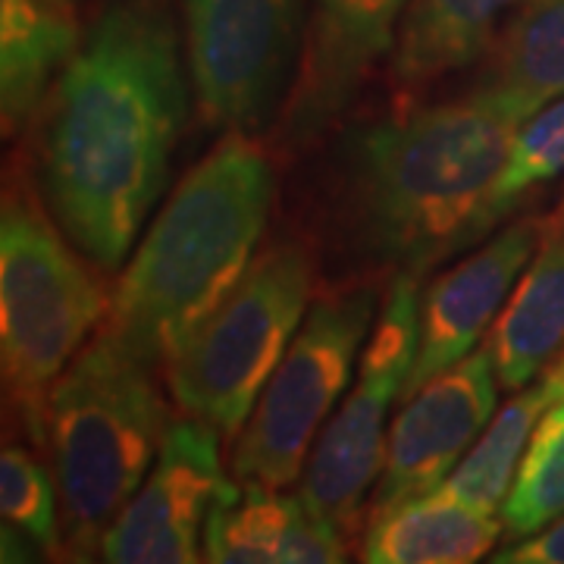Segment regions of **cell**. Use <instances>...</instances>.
<instances>
[{"mask_svg": "<svg viewBox=\"0 0 564 564\" xmlns=\"http://www.w3.org/2000/svg\"><path fill=\"white\" fill-rule=\"evenodd\" d=\"M25 180H10L0 210V361L7 404L35 445L47 436V399L110 295L88 258Z\"/></svg>", "mask_w": 564, "mask_h": 564, "instance_id": "5", "label": "cell"}, {"mask_svg": "<svg viewBox=\"0 0 564 564\" xmlns=\"http://www.w3.org/2000/svg\"><path fill=\"white\" fill-rule=\"evenodd\" d=\"M505 533L496 514H480L436 492L392 505L367 518V564H470L492 552Z\"/></svg>", "mask_w": 564, "mask_h": 564, "instance_id": "17", "label": "cell"}, {"mask_svg": "<svg viewBox=\"0 0 564 564\" xmlns=\"http://www.w3.org/2000/svg\"><path fill=\"white\" fill-rule=\"evenodd\" d=\"M188 117L166 0H110L35 120V182L69 242L101 270L122 258L166 188Z\"/></svg>", "mask_w": 564, "mask_h": 564, "instance_id": "1", "label": "cell"}, {"mask_svg": "<svg viewBox=\"0 0 564 564\" xmlns=\"http://www.w3.org/2000/svg\"><path fill=\"white\" fill-rule=\"evenodd\" d=\"M377 280H345L311 302L292 345L232 445V477L285 489L302 477L323 421L351 380L377 314Z\"/></svg>", "mask_w": 564, "mask_h": 564, "instance_id": "7", "label": "cell"}, {"mask_svg": "<svg viewBox=\"0 0 564 564\" xmlns=\"http://www.w3.org/2000/svg\"><path fill=\"white\" fill-rule=\"evenodd\" d=\"M217 436L220 430L214 423L185 411L170 423L151 474L104 536V562H202L207 511L229 484L223 477Z\"/></svg>", "mask_w": 564, "mask_h": 564, "instance_id": "10", "label": "cell"}, {"mask_svg": "<svg viewBox=\"0 0 564 564\" xmlns=\"http://www.w3.org/2000/svg\"><path fill=\"white\" fill-rule=\"evenodd\" d=\"M57 484L47 477L25 448L7 445L0 455V508L3 524L22 530L41 555L66 558L63 552L61 514H57Z\"/></svg>", "mask_w": 564, "mask_h": 564, "instance_id": "23", "label": "cell"}, {"mask_svg": "<svg viewBox=\"0 0 564 564\" xmlns=\"http://www.w3.org/2000/svg\"><path fill=\"white\" fill-rule=\"evenodd\" d=\"M421 276L389 280L358 383L323 426L304 464L302 496L343 527L345 536L358 533L367 518L364 499L383 474L389 452L386 417L392 402L402 399L421 345Z\"/></svg>", "mask_w": 564, "mask_h": 564, "instance_id": "8", "label": "cell"}, {"mask_svg": "<svg viewBox=\"0 0 564 564\" xmlns=\"http://www.w3.org/2000/svg\"><path fill=\"white\" fill-rule=\"evenodd\" d=\"M63 3H69V7H76V3H79V0H63Z\"/></svg>", "mask_w": 564, "mask_h": 564, "instance_id": "27", "label": "cell"}, {"mask_svg": "<svg viewBox=\"0 0 564 564\" xmlns=\"http://www.w3.org/2000/svg\"><path fill=\"white\" fill-rule=\"evenodd\" d=\"M170 408L154 367L101 329L47 399L44 445L61 496L66 558H101V543L161 455Z\"/></svg>", "mask_w": 564, "mask_h": 564, "instance_id": "4", "label": "cell"}, {"mask_svg": "<svg viewBox=\"0 0 564 564\" xmlns=\"http://www.w3.org/2000/svg\"><path fill=\"white\" fill-rule=\"evenodd\" d=\"M295 508L299 496H282L276 486L229 480L204 521V562L282 564Z\"/></svg>", "mask_w": 564, "mask_h": 564, "instance_id": "20", "label": "cell"}, {"mask_svg": "<svg viewBox=\"0 0 564 564\" xmlns=\"http://www.w3.org/2000/svg\"><path fill=\"white\" fill-rule=\"evenodd\" d=\"M524 126L564 95V0H527L480 61L470 88Z\"/></svg>", "mask_w": 564, "mask_h": 564, "instance_id": "16", "label": "cell"}, {"mask_svg": "<svg viewBox=\"0 0 564 564\" xmlns=\"http://www.w3.org/2000/svg\"><path fill=\"white\" fill-rule=\"evenodd\" d=\"M499 383L527 386L564 351V236L545 232L486 339Z\"/></svg>", "mask_w": 564, "mask_h": 564, "instance_id": "18", "label": "cell"}, {"mask_svg": "<svg viewBox=\"0 0 564 564\" xmlns=\"http://www.w3.org/2000/svg\"><path fill=\"white\" fill-rule=\"evenodd\" d=\"M564 399V380L545 373V383H536L511 395L496 414V421L480 433V440L467 448L458 467L445 477L440 492L467 505L480 514H502L511 480L518 477V464L524 458L536 423L549 411V404Z\"/></svg>", "mask_w": 564, "mask_h": 564, "instance_id": "19", "label": "cell"}, {"mask_svg": "<svg viewBox=\"0 0 564 564\" xmlns=\"http://www.w3.org/2000/svg\"><path fill=\"white\" fill-rule=\"evenodd\" d=\"M499 386L486 345L423 383L392 423L383 474L377 480L367 518L436 492L458 467L464 452L489 426Z\"/></svg>", "mask_w": 564, "mask_h": 564, "instance_id": "12", "label": "cell"}, {"mask_svg": "<svg viewBox=\"0 0 564 564\" xmlns=\"http://www.w3.org/2000/svg\"><path fill=\"white\" fill-rule=\"evenodd\" d=\"M307 0H182L185 63L204 129L254 132L292 88Z\"/></svg>", "mask_w": 564, "mask_h": 564, "instance_id": "9", "label": "cell"}, {"mask_svg": "<svg viewBox=\"0 0 564 564\" xmlns=\"http://www.w3.org/2000/svg\"><path fill=\"white\" fill-rule=\"evenodd\" d=\"M558 173H564V95L518 129L480 220V242L536 185L552 182Z\"/></svg>", "mask_w": 564, "mask_h": 564, "instance_id": "22", "label": "cell"}, {"mask_svg": "<svg viewBox=\"0 0 564 564\" xmlns=\"http://www.w3.org/2000/svg\"><path fill=\"white\" fill-rule=\"evenodd\" d=\"M564 514V399L549 404L502 505L505 536H533Z\"/></svg>", "mask_w": 564, "mask_h": 564, "instance_id": "21", "label": "cell"}, {"mask_svg": "<svg viewBox=\"0 0 564 564\" xmlns=\"http://www.w3.org/2000/svg\"><path fill=\"white\" fill-rule=\"evenodd\" d=\"M321 170V223L329 254L355 280L423 276L480 242L489 195L518 122L480 95L417 101L339 122Z\"/></svg>", "mask_w": 564, "mask_h": 564, "instance_id": "2", "label": "cell"}, {"mask_svg": "<svg viewBox=\"0 0 564 564\" xmlns=\"http://www.w3.org/2000/svg\"><path fill=\"white\" fill-rule=\"evenodd\" d=\"M411 0H314L295 82L280 117V144L304 151L348 117L364 82L392 51Z\"/></svg>", "mask_w": 564, "mask_h": 564, "instance_id": "11", "label": "cell"}, {"mask_svg": "<svg viewBox=\"0 0 564 564\" xmlns=\"http://www.w3.org/2000/svg\"><path fill=\"white\" fill-rule=\"evenodd\" d=\"M549 373H552V377H558V380H564V351L555 358V364L549 367Z\"/></svg>", "mask_w": 564, "mask_h": 564, "instance_id": "26", "label": "cell"}, {"mask_svg": "<svg viewBox=\"0 0 564 564\" xmlns=\"http://www.w3.org/2000/svg\"><path fill=\"white\" fill-rule=\"evenodd\" d=\"M79 44L76 7L63 0H0V110L7 139L35 126L44 98Z\"/></svg>", "mask_w": 564, "mask_h": 564, "instance_id": "15", "label": "cell"}, {"mask_svg": "<svg viewBox=\"0 0 564 564\" xmlns=\"http://www.w3.org/2000/svg\"><path fill=\"white\" fill-rule=\"evenodd\" d=\"M273 198L267 148L251 132H223L144 232L104 329L148 367H166L254 261Z\"/></svg>", "mask_w": 564, "mask_h": 564, "instance_id": "3", "label": "cell"}, {"mask_svg": "<svg viewBox=\"0 0 564 564\" xmlns=\"http://www.w3.org/2000/svg\"><path fill=\"white\" fill-rule=\"evenodd\" d=\"M545 239V217H524L445 270L421 299V345L402 389L408 402L423 383L464 361L508 302L514 282Z\"/></svg>", "mask_w": 564, "mask_h": 564, "instance_id": "13", "label": "cell"}, {"mask_svg": "<svg viewBox=\"0 0 564 564\" xmlns=\"http://www.w3.org/2000/svg\"><path fill=\"white\" fill-rule=\"evenodd\" d=\"M314 292V254L302 239L258 251L242 280L166 364V389L180 411L236 440L292 345Z\"/></svg>", "mask_w": 564, "mask_h": 564, "instance_id": "6", "label": "cell"}, {"mask_svg": "<svg viewBox=\"0 0 564 564\" xmlns=\"http://www.w3.org/2000/svg\"><path fill=\"white\" fill-rule=\"evenodd\" d=\"M527 0H411L392 44L389 76L417 98L436 82L484 61L489 44Z\"/></svg>", "mask_w": 564, "mask_h": 564, "instance_id": "14", "label": "cell"}, {"mask_svg": "<svg viewBox=\"0 0 564 564\" xmlns=\"http://www.w3.org/2000/svg\"><path fill=\"white\" fill-rule=\"evenodd\" d=\"M499 564H564V514L558 521L543 527L530 540L518 545H508L505 552L492 555Z\"/></svg>", "mask_w": 564, "mask_h": 564, "instance_id": "24", "label": "cell"}, {"mask_svg": "<svg viewBox=\"0 0 564 564\" xmlns=\"http://www.w3.org/2000/svg\"><path fill=\"white\" fill-rule=\"evenodd\" d=\"M545 232H552V236H564V192H562V202L555 204V210H552V214H545Z\"/></svg>", "mask_w": 564, "mask_h": 564, "instance_id": "25", "label": "cell"}]
</instances>
